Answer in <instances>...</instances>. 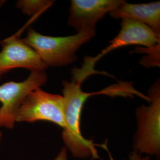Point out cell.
Masks as SVG:
<instances>
[{"label": "cell", "instance_id": "cell-1", "mask_svg": "<svg viewBox=\"0 0 160 160\" xmlns=\"http://www.w3.org/2000/svg\"><path fill=\"white\" fill-rule=\"evenodd\" d=\"M96 63L94 57H87L81 68L75 67L72 71L71 81H64L62 82L65 125L62 138L64 147L72 156L78 158H98L96 144L84 137L80 129L84 104L89 96L93 94L83 92L81 85L90 75L100 73L94 69Z\"/></svg>", "mask_w": 160, "mask_h": 160}, {"label": "cell", "instance_id": "cell-2", "mask_svg": "<svg viewBox=\"0 0 160 160\" xmlns=\"http://www.w3.org/2000/svg\"><path fill=\"white\" fill-rule=\"evenodd\" d=\"M95 34L96 30H92L65 37H52L29 28L23 40L48 67H62L75 61L76 52Z\"/></svg>", "mask_w": 160, "mask_h": 160}, {"label": "cell", "instance_id": "cell-3", "mask_svg": "<svg viewBox=\"0 0 160 160\" xmlns=\"http://www.w3.org/2000/svg\"><path fill=\"white\" fill-rule=\"evenodd\" d=\"M149 105L136 110L137 129L133 140V151L145 156L160 155V84L157 80L148 90Z\"/></svg>", "mask_w": 160, "mask_h": 160}, {"label": "cell", "instance_id": "cell-4", "mask_svg": "<svg viewBox=\"0 0 160 160\" xmlns=\"http://www.w3.org/2000/svg\"><path fill=\"white\" fill-rule=\"evenodd\" d=\"M38 121L50 122L63 129L65 124L63 96L45 92L40 87L30 92L18 109L16 122Z\"/></svg>", "mask_w": 160, "mask_h": 160}, {"label": "cell", "instance_id": "cell-5", "mask_svg": "<svg viewBox=\"0 0 160 160\" xmlns=\"http://www.w3.org/2000/svg\"><path fill=\"white\" fill-rule=\"evenodd\" d=\"M45 71H32L23 81H10L0 86V128L14 129L18 109L30 92L45 84Z\"/></svg>", "mask_w": 160, "mask_h": 160}, {"label": "cell", "instance_id": "cell-6", "mask_svg": "<svg viewBox=\"0 0 160 160\" xmlns=\"http://www.w3.org/2000/svg\"><path fill=\"white\" fill-rule=\"evenodd\" d=\"M0 80L12 69L24 68L32 71H45L48 67L34 50L19 36H12L1 42Z\"/></svg>", "mask_w": 160, "mask_h": 160}, {"label": "cell", "instance_id": "cell-7", "mask_svg": "<svg viewBox=\"0 0 160 160\" xmlns=\"http://www.w3.org/2000/svg\"><path fill=\"white\" fill-rule=\"evenodd\" d=\"M122 0H72L71 1L69 25L78 32L96 30V24L106 14L123 2Z\"/></svg>", "mask_w": 160, "mask_h": 160}, {"label": "cell", "instance_id": "cell-8", "mask_svg": "<svg viewBox=\"0 0 160 160\" xmlns=\"http://www.w3.org/2000/svg\"><path fill=\"white\" fill-rule=\"evenodd\" d=\"M160 37L145 24L131 18L122 19L121 28L118 34L109 42V46L97 57V61L110 52L129 45H141L146 48L160 44Z\"/></svg>", "mask_w": 160, "mask_h": 160}, {"label": "cell", "instance_id": "cell-9", "mask_svg": "<svg viewBox=\"0 0 160 160\" xmlns=\"http://www.w3.org/2000/svg\"><path fill=\"white\" fill-rule=\"evenodd\" d=\"M114 18H131L145 24L160 37V2L131 4L123 1L109 13Z\"/></svg>", "mask_w": 160, "mask_h": 160}, {"label": "cell", "instance_id": "cell-10", "mask_svg": "<svg viewBox=\"0 0 160 160\" xmlns=\"http://www.w3.org/2000/svg\"><path fill=\"white\" fill-rule=\"evenodd\" d=\"M49 0H20L17 2V8L23 14L28 16H36L47 10L53 4Z\"/></svg>", "mask_w": 160, "mask_h": 160}, {"label": "cell", "instance_id": "cell-11", "mask_svg": "<svg viewBox=\"0 0 160 160\" xmlns=\"http://www.w3.org/2000/svg\"><path fill=\"white\" fill-rule=\"evenodd\" d=\"M129 160H150V158L132 151L129 155Z\"/></svg>", "mask_w": 160, "mask_h": 160}, {"label": "cell", "instance_id": "cell-12", "mask_svg": "<svg viewBox=\"0 0 160 160\" xmlns=\"http://www.w3.org/2000/svg\"><path fill=\"white\" fill-rule=\"evenodd\" d=\"M68 151L65 147L60 150L53 160H68Z\"/></svg>", "mask_w": 160, "mask_h": 160}, {"label": "cell", "instance_id": "cell-13", "mask_svg": "<svg viewBox=\"0 0 160 160\" xmlns=\"http://www.w3.org/2000/svg\"><path fill=\"white\" fill-rule=\"evenodd\" d=\"M2 133L1 131H0V143H1V139H2Z\"/></svg>", "mask_w": 160, "mask_h": 160}]
</instances>
